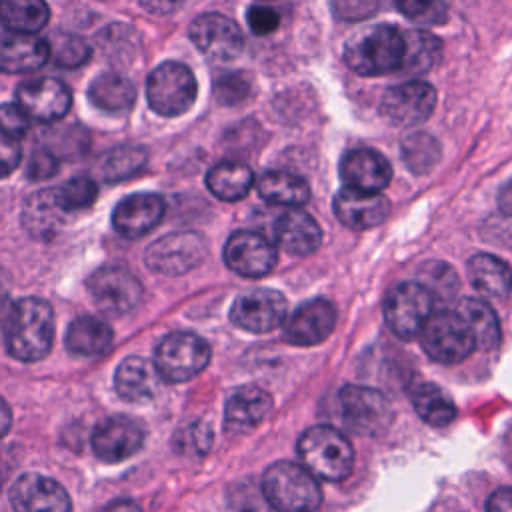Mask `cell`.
<instances>
[{
    "label": "cell",
    "mask_w": 512,
    "mask_h": 512,
    "mask_svg": "<svg viewBox=\"0 0 512 512\" xmlns=\"http://www.w3.org/2000/svg\"><path fill=\"white\" fill-rule=\"evenodd\" d=\"M8 352L22 362L42 360L54 340V312L40 298H22L14 304L4 334Z\"/></svg>",
    "instance_id": "6da1fadb"
},
{
    "label": "cell",
    "mask_w": 512,
    "mask_h": 512,
    "mask_svg": "<svg viewBox=\"0 0 512 512\" xmlns=\"http://www.w3.org/2000/svg\"><path fill=\"white\" fill-rule=\"evenodd\" d=\"M404 34L390 24H376L352 36L344 46L346 66L360 76H382L400 68Z\"/></svg>",
    "instance_id": "7a4b0ae2"
},
{
    "label": "cell",
    "mask_w": 512,
    "mask_h": 512,
    "mask_svg": "<svg viewBox=\"0 0 512 512\" xmlns=\"http://www.w3.org/2000/svg\"><path fill=\"white\" fill-rule=\"evenodd\" d=\"M262 490L268 504L278 512H316L322 504V490L316 476L288 460L266 468Z\"/></svg>",
    "instance_id": "3957f363"
},
{
    "label": "cell",
    "mask_w": 512,
    "mask_h": 512,
    "mask_svg": "<svg viewBox=\"0 0 512 512\" xmlns=\"http://www.w3.org/2000/svg\"><path fill=\"white\" fill-rule=\"evenodd\" d=\"M298 456L316 478L340 482L350 476L354 468V448L350 440L334 426L318 424L298 440Z\"/></svg>",
    "instance_id": "277c9868"
},
{
    "label": "cell",
    "mask_w": 512,
    "mask_h": 512,
    "mask_svg": "<svg viewBox=\"0 0 512 512\" xmlns=\"http://www.w3.org/2000/svg\"><path fill=\"white\" fill-rule=\"evenodd\" d=\"M422 350L440 364H456L466 360L476 348L474 334L458 312H432L420 330Z\"/></svg>",
    "instance_id": "5b68a950"
},
{
    "label": "cell",
    "mask_w": 512,
    "mask_h": 512,
    "mask_svg": "<svg viewBox=\"0 0 512 512\" xmlns=\"http://www.w3.org/2000/svg\"><path fill=\"white\" fill-rule=\"evenodd\" d=\"M198 84L192 70L180 62H164L156 66L146 82V98L150 108L160 116H180L188 112L196 100Z\"/></svg>",
    "instance_id": "8992f818"
},
{
    "label": "cell",
    "mask_w": 512,
    "mask_h": 512,
    "mask_svg": "<svg viewBox=\"0 0 512 512\" xmlns=\"http://www.w3.org/2000/svg\"><path fill=\"white\" fill-rule=\"evenodd\" d=\"M210 362V346L194 332H170L156 346L154 366L162 380L178 384L200 374Z\"/></svg>",
    "instance_id": "52a82bcc"
},
{
    "label": "cell",
    "mask_w": 512,
    "mask_h": 512,
    "mask_svg": "<svg viewBox=\"0 0 512 512\" xmlns=\"http://www.w3.org/2000/svg\"><path fill=\"white\" fill-rule=\"evenodd\" d=\"M338 404L346 426L360 436H382L394 420L388 398L368 386H344L338 392Z\"/></svg>",
    "instance_id": "ba28073f"
},
{
    "label": "cell",
    "mask_w": 512,
    "mask_h": 512,
    "mask_svg": "<svg viewBox=\"0 0 512 512\" xmlns=\"http://www.w3.org/2000/svg\"><path fill=\"white\" fill-rule=\"evenodd\" d=\"M434 298L422 282L396 284L384 302V320L392 334L402 340L416 338L432 314Z\"/></svg>",
    "instance_id": "9c48e42d"
},
{
    "label": "cell",
    "mask_w": 512,
    "mask_h": 512,
    "mask_svg": "<svg viewBox=\"0 0 512 512\" xmlns=\"http://www.w3.org/2000/svg\"><path fill=\"white\" fill-rule=\"evenodd\" d=\"M86 286L94 304L110 316L132 312L142 300L140 280L130 270L116 264H108L92 272Z\"/></svg>",
    "instance_id": "30bf717a"
},
{
    "label": "cell",
    "mask_w": 512,
    "mask_h": 512,
    "mask_svg": "<svg viewBox=\"0 0 512 512\" xmlns=\"http://www.w3.org/2000/svg\"><path fill=\"white\" fill-rule=\"evenodd\" d=\"M206 242L196 232H172L154 240L146 254V266L162 276H180L202 264Z\"/></svg>",
    "instance_id": "8fae6325"
},
{
    "label": "cell",
    "mask_w": 512,
    "mask_h": 512,
    "mask_svg": "<svg viewBox=\"0 0 512 512\" xmlns=\"http://www.w3.org/2000/svg\"><path fill=\"white\" fill-rule=\"evenodd\" d=\"M436 106V90L424 80H406L388 88L380 102V114L394 126H416L430 118Z\"/></svg>",
    "instance_id": "7c38bea8"
},
{
    "label": "cell",
    "mask_w": 512,
    "mask_h": 512,
    "mask_svg": "<svg viewBox=\"0 0 512 512\" xmlns=\"http://www.w3.org/2000/svg\"><path fill=\"white\" fill-rule=\"evenodd\" d=\"M286 298L272 288H254L240 294L230 310V320L252 334H264L278 328L286 318Z\"/></svg>",
    "instance_id": "4fadbf2b"
},
{
    "label": "cell",
    "mask_w": 512,
    "mask_h": 512,
    "mask_svg": "<svg viewBox=\"0 0 512 512\" xmlns=\"http://www.w3.org/2000/svg\"><path fill=\"white\" fill-rule=\"evenodd\" d=\"M278 260V252L274 244L250 230L234 232L224 246V262L230 270L246 278H262L268 276Z\"/></svg>",
    "instance_id": "5bb4252c"
},
{
    "label": "cell",
    "mask_w": 512,
    "mask_h": 512,
    "mask_svg": "<svg viewBox=\"0 0 512 512\" xmlns=\"http://www.w3.org/2000/svg\"><path fill=\"white\" fill-rule=\"evenodd\" d=\"M190 40L212 60H232L242 52L244 38L234 20L224 14H200L190 24Z\"/></svg>",
    "instance_id": "9a60e30c"
},
{
    "label": "cell",
    "mask_w": 512,
    "mask_h": 512,
    "mask_svg": "<svg viewBox=\"0 0 512 512\" xmlns=\"http://www.w3.org/2000/svg\"><path fill=\"white\" fill-rule=\"evenodd\" d=\"M14 512H70L72 502L60 482L38 472H26L10 488Z\"/></svg>",
    "instance_id": "2e32d148"
},
{
    "label": "cell",
    "mask_w": 512,
    "mask_h": 512,
    "mask_svg": "<svg viewBox=\"0 0 512 512\" xmlns=\"http://www.w3.org/2000/svg\"><path fill=\"white\" fill-rule=\"evenodd\" d=\"M16 102L32 120L54 122L70 110L72 92L56 78H34L16 88Z\"/></svg>",
    "instance_id": "e0dca14e"
},
{
    "label": "cell",
    "mask_w": 512,
    "mask_h": 512,
    "mask_svg": "<svg viewBox=\"0 0 512 512\" xmlns=\"http://www.w3.org/2000/svg\"><path fill=\"white\" fill-rule=\"evenodd\" d=\"M284 338L296 346H314L324 342L336 324V308L326 298H312L296 306L284 318Z\"/></svg>",
    "instance_id": "ac0fdd59"
},
{
    "label": "cell",
    "mask_w": 512,
    "mask_h": 512,
    "mask_svg": "<svg viewBox=\"0 0 512 512\" xmlns=\"http://www.w3.org/2000/svg\"><path fill=\"white\" fill-rule=\"evenodd\" d=\"M144 444V432L132 418L110 416L92 432V450L104 462H122Z\"/></svg>",
    "instance_id": "d6986e66"
},
{
    "label": "cell",
    "mask_w": 512,
    "mask_h": 512,
    "mask_svg": "<svg viewBox=\"0 0 512 512\" xmlns=\"http://www.w3.org/2000/svg\"><path fill=\"white\" fill-rule=\"evenodd\" d=\"M334 214L344 226L352 230H366L388 218L390 202L380 192H364L344 186L334 196Z\"/></svg>",
    "instance_id": "ffe728a7"
},
{
    "label": "cell",
    "mask_w": 512,
    "mask_h": 512,
    "mask_svg": "<svg viewBox=\"0 0 512 512\" xmlns=\"http://www.w3.org/2000/svg\"><path fill=\"white\" fill-rule=\"evenodd\" d=\"M166 212L164 198L154 192H136L122 198L114 212L112 224L126 238H140L156 228Z\"/></svg>",
    "instance_id": "44dd1931"
},
{
    "label": "cell",
    "mask_w": 512,
    "mask_h": 512,
    "mask_svg": "<svg viewBox=\"0 0 512 512\" xmlns=\"http://www.w3.org/2000/svg\"><path fill=\"white\" fill-rule=\"evenodd\" d=\"M340 178L350 188L380 192L392 180V166L380 152L370 148H356L344 154L340 162Z\"/></svg>",
    "instance_id": "7402d4cb"
},
{
    "label": "cell",
    "mask_w": 512,
    "mask_h": 512,
    "mask_svg": "<svg viewBox=\"0 0 512 512\" xmlns=\"http://www.w3.org/2000/svg\"><path fill=\"white\" fill-rule=\"evenodd\" d=\"M50 60V46L36 34L0 32V72L26 74Z\"/></svg>",
    "instance_id": "603a6c76"
},
{
    "label": "cell",
    "mask_w": 512,
    "mask_h": 512,
    "mask_svg": "<svg viewBox=\"0 0 512 512\" xmlns=\"http://www.w3.org/2000/svg\"><path fill=\"white\" fill-rule=\"evenodd\" d=\"M274 238L284 252L292 256H308L318 250L322 230L310 214L298 208H288L274 222Z\"/></svg>",
    "instance_id": "cb8c5ba5"
},
{
    "label": "cell",
    "mask_w": 512,
    "mask_h": 512,
    "mask_svg": "<svg viewBox=\"0 0 512 512\" xmlns=\"http://www.w3.org/2000/svg\"><path fill=\"white\" fill-rule=\"evenodd\" d=\"M162 376L154 362L128 356L124 358L114 374V386L122 400L126 402H150L160 392Z\"/></svg>",
    "instance_id": "d4e9b609"
},
{
    "label": "cell",
    "mask_w": 512,
    "mask_h": 512,
    "mask_svg": "<svg viewBox=\"0 0 512 512\" xmlns=\"http://www.w3.org/2000/svg\"><path fill=\"white\" fill-rule=\"evenodd\" d=\"M70 212L62 206L56 188H44L30 194L22 208V224L34 238H52L66 222Z\"/></svg>",
    "instance_id": "484cf974"
},
{
    "label": "cell",
    "mask_w": 512,
    "mask_h": 512,
    "mask_svg": "<svg viewBox=\"0 0 512 512\" xmlns=\"http://www.w3.org/2000/svg\"><path fill=\"white\" fill-rule=\"evenodd\" d=\"M272 408V396L258 386H242L234 390L224 408L228 430H248L258 426Z\"/></svg>",
    "instance_id": "4316f807"
},
{
    "label": "cell",
    "mask_w": 512,
    "mask_h": 512,
    "mask_svg": "<svg viewBox=\"0 0 512 512\" xmlns=\"http://www.w3.org/2000/svg\"><path fill=\"white\" fill-rule=\"evenodd\" d=\"M112 338V328L104 320L96 316H80L70 322L64 336V344L66 350L74 356L96 358L110 350Z\"/></svg>",
    "instance_id": "83f0119b"
},
{
    "label": "cell",
    "mask_w": 512,
    "mask_h": 512,
    "mask_svg": "<svg viewBox=\"0 0 512 512\" xmlns=\"http://www.w3.org/2000/svg\"><path fill=\"white\" fill-rule=\"evenodd\" d=\"M468 276L482 296L506 298L512 292V270L494 254H474L468 260Z\"/></svg>",
    "instance_id": "f1b7e54d"
},
{
    "label": "cell",
    "mask_w": 512,
    "mask_h": 512,
    "mask_svg": "<svg viewBox=\"0 0 512 512\" xmlns=\"http://www.w3.org/2000/svg\"><path fill=\"white\" fill-rule=\"evenodd\" d=\"M88 98L104 112H126L136 102V86L120 72H102L90 82Z\"/></svg>",
    "instance_id": "f546056e"
},
{
    "label": "cell",
    "mask_w": 512,
    "mask_h": 512,
    "mask_svg": "<svg viewBox=\"0 0 512 512\" xmlns=\"http://www.w3.org/2000/svg\"><path fill=\"white\" fill-rule=\"evenodd\" d=\"M256 186H258V194L270 204L296 208L310 200L308 182L286 170L264 172Z\"/></svg>",
    "instance_id": "4dcf8cb0"
},
{
    "label": "cell",
    "mask_w": 512,
    "mask_h": 512,
    "mask_svg": "<svg viewBox=\"0 0 512 512\" xmlns=\"http://www.w3.org/2000/svg\"><path fill=\"white\" fill-rule=\"evenodd\" d=\"M252 184H254L252 170L244 162H236V160L218 162L206 174L208 190L224 202L242 200L250 192Z\"/></svg>",
    "instance_id": "1f68e13d"
},
{
    "label": "cell",
    "mask_w": 512,
    "mask_h": 512,
    "mask_svg": "<svg viewBox=\"0 0 512 512\" xmlns=\"http://www.w3.org/2000/svg\"><path fill=\"white\" fill-rule=\"evenodd\" d=\"M456 312L466 320V324L470 326L476 346L482 350H494L500 340H502V330H500V322L498 316L494 314V310L478 298H462L458 302Z\"/></svg>",
    "instance_id": "d6a6232c"
},
{
    "label": "cell",
    "mask_w": 512,
    "mask_h": 512,
    "mask_svg": "<svg viewBox=\"0 0 512 512\" xmlns=\"http://www.w3.org/2000/svg\"><path fill=\"white\" fill-rule=\"evenodd\" d=\"M50 20L44 0H0V24L10 32L36 34Z\"/></svg>",
    "instance_id": "836d02e7"
},
{
    "label": "cell",
    "mask_w": 512,
    "mask_h": 512,
    "mask_svg": "<svg viewBox=\"0 0 512 512\" xmlns=\"http://www.w3.org/2000/svg\"><path fill=\"white\" fill-rule=\"evenodd\" d=\"M442 56V42L430 32L410 30L404 34V54L400 68L406 74H426Z\"/></svg>",
    "instance_id": "e575fe53"
},
{
    "label": "cell",
    "mask_w": 512,
    "mask_h": 512,
    "mask_svg": "<svg viewBox=\"0 0 512 512\" xmlns=\"http://www.w3.org/2000/svg\"><path fill=\"white\" fill-rule=\"evenodd\" d=\"M412 404L418 416L432 426H446L456 418L452 398L432 382H420L412 388Z\"/></svg>",
    "instance_id": "d590c367"
},
{
    "label": "cell",
    "mask_w": 512,
    "mask_h": 512,
    "mask_svg": "<svg viewBox=\"0 0 512 512\" xmlns=\"http://www.w3.org/2000/svg\"><path fill=\"white\" fill-rule=\"evenodd\" d=\"M146 164V150L140 146H118L106 152L98 164L100 178L106 182H120L136 172H140Z\"/></svg>",
    "instance_id": "8d00e7d4"
},
{
    "label": "cell",
    "mask_w": 512,
    "mask_h": 512,
    "mask_svg": "<svg viewBox=\"0 0 512 512\" xmlns=\"http://www.w3.org/2000/svg\"><path fill=\"white\" fill-rule=\"evenodd\" d=\"M402 160L414 174H424L440 160V144L428 132L416 130L402 138Z\"/></svg>",
    "instance_id": "74e56055"
},
{
    "label": "cell",
    "mask_w": 512,
    "mask_h": 512,
    "mask_svg": "<svg viewBox=\"0 0 512 512\" xmlns=\"http://www.w3.org/2000/svg\"><path fill=\"white\" fill-rule=\"evenodd\" d=\"M48 46H50V60L56 66L68 68V70L86 64V60L92 54L90 46L74 34H56L48 42Z\"/></svg>",
    "instance_id": "f35d334b"
},
{
    "label": "cell",
    "mask_w": 512,
    "mask_h": 512,
    "mask_svg": "<svg viewBox=\"0 0 512 512\" xmlns=\"http://www.w3.org/2000/svg\"><path fill=\"white\" fill-rule=\"evenodd\" d=\"M390 4L408 20L424 26H438L448 20L444 0H390Z\"/></svg>",
    "instance_id": "ab89813d"
},
{
    "label": "cell",
    "mask_w": 512,
    "mask_h": 512,
    "mask_svg": "<svg viewBox=\"0 0 512 512\" xmlns=\"http://www.w3.org/2000/svg\"><path fill=\"white\" fill-rule=\"evenodd\" d=\"M58 190L62 206L72 214L78 210H86L94 204L98 196V186L88 176H74L66 184H62Z\"/></svg>",
    "instance_id": "60d3db41"
},
{
    "label": "cell",
    "mask_w": 512,
    "mask_h": 512,
    "mask_svg": "<svg viewBox=\"0 0 512 512\" xmlns=\"http://www.w3.org/2000/svg\"><path fill=\"white\" fill-rule=\"evenodd\" d=\"M248 90H250V82L244 74L240 72H234V74H224L216 80L214 84V92H216V98L218 102L222 104H238L242 102L246 96H248Z\"/></svg>",
    "instance_id": "b9f144b4"
},
{
    "label": "cell",
    "mask_w": 512,
    "mask_h": 512,
    "mask_svg": "<svg viewBox=\"0 0 512 512\" xmlns=\"http://www.w3.org/2000/svg\"><path fill=\"white\" fill-rule=\"evenodd\" d=\"M330 10L338 20L358 22L378 10V0H330Z\"/></svg>",
    "instance_id": "7bdbcfd3"
},
{
    "label": "cell",
    "mask_w": 512,
    "mask_h": 512,
    "mask_svg": "<svg viewBox=\"0 0 512 512\" xmlns=\"http://www.w3.org/2000/svg\"><path fill=\"white\" fill-rule=\"evenodd\" d=\"M30 128V116L18 102H8L0 106V132L18 138L24 136Z\"/></svg>",
    "instance_id": "ee69618b"
},
{
    "label": "cell",
    "mask_w": 512,
    "mask_h": 512,
    "mask_svg": "<svg viewBox=\"0 0 512 512\" xmlns=\"http://www.w3.org/2000/svg\"><path fill=\"white\" fill-rule=\"evenodd\" d=\"M246 22L250 26V30L256 36H264V34H272L278 24H280V16L274 8L270 6H262V4H254L252 8H248L246 12Z\"/></svg>",
    "instance_id": "f6af8a7d"
},
{
    "label": "cell",
    "mask_w": 512,
    "mask_h": 512,
    "mask_svg": "<svg viewBox=\"0 0 512 512\" xmlns=\"http://www.w3.org/2000/svg\"><path fill=\"white\" fill-rule=\"evenodd\" d=\"M22 160V148L16 138L0 132V180L10 176Z\"/></svg>",
    "instance_id": "bcb514c9"
},
{
    "label": "cell",
    "mask_w": 512,
    "mask_h": 512,
    "mask_svg": "<svg viewBox=\"0 0 512 512\" xmlns=\"http://www.w3.org/2000/svg\"><path fill=\"white\" fill-rule=\"evenodd\" d=\"M58 170V160L52 152L48 150H36L30 160H28V166H26V174L28 178H34V180H44V178H50L54 176Z\"/></svg>",
    "instance_id": "7dc6e473"
},
{
    "label": "cell",
    "mask_w": 512,
    "mask_h": 512,
    "mask_svg": "<svg viewBox=\"0 0 512 512\" xmlns=\"http://www.w3.org/2000/svg\"><path fill=\"white\" fill-rule=\"evenodd\" d=\"M486 512H512V488H498L486 500Z\"/></svg>",
    "instance_id": "c3c4849f"
},
{
    "label": "cell",
    "mask_w": 512,
    "mask_h": 512,
    "mask_svg": "<svg viewBox=\"0 0 512 512\" xmlns=\"http://www.w3.org/2000/svg\"><path fill=\"white\" fill-rule=\"evenodd\" d=\"M186 0H140V4L152 12V14H160V16H166V14H172L176 12Z\"/></svg>",
    "instance_id": "681fc988"
},
{
    "label": "cell",
    "mask_w": 512,
    "mask_h": 512,
    "mask_svg": "<svg viewBox=\"0 0 512 512\" xmlns=\"http://www.w3.org/2000/svg\"><path fill=\"white\" fill-rule=\"evenodd\" d=\"M498 208L502 214L512 216V180H508L498 192Z\"/></svg>",
    "instance_id": "f907efd6"
},
{
    "label": "cell",
    "mask_w": 512,
    "mask_h": 512,
    "mask_svg": "<svg viewBox=\"0 0 512 512\" xmlns=\"http://www.w3.org/2000/svg\"><path fill=\"white\" fill-rule=\"evenodd\" d=\"M100 512H142V510L134 500L120 498V500H114L108 506H104Z\"/></svg>",
    "instance_id": "816d5d0a"
},
{
    "label": "cell",
    "mask_w": 512,
    "mask_h": 512,
    "mask_svg": "<svg viewBox=\"0 0 512 512\" xmlns=\"http://www.w3.org/2000/svg\"><path fill=\"white\" fill-rule=\"evenodd\" d=\"M12 308L14 304L10 302V298L6 294H0V338L6 334L10 316H12Z\"/></svg>",
    "instance_id": "f5cc1de1"
},
{
    "label": "cell",
    "mask_w": 512,
    "mask_h": 512,
    "mask_svg": "<svg viewBox=\"0 0 512 512\" xmlns=\"http://www.w3.org/2000/svg\"><path fill=\"white\" fill-rule=\"evenodd\" d=\"M12 426V412H10V406L6 404L4 398H0V438L6 436V432L10 430Z\"/></svg>",
    "instance_id": "db71d44e"
},
{
    "label": "cell",
    "mask_w": 512,
    "mask_h": 512,
    "mask_svg": "<svg viewBox=\"0 0 512 512\" xmlns=\"http://www.w3.org/2000/svg\"><path fill=\"white\" fill-rule=\"evenodd\" d=\"M2 482H4V472H2V468H0V488H2Z\"/></svg>",
    "instance_id": "11a10c76"
}]
</instances>
